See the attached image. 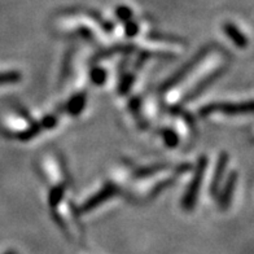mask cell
<instances>
[{
  "label": "cell",
  "mask_w": 254,
  "mask_h": 254,
  "mask_svg": "<svg viewBox=\"0 0 254 254\" xmlns=\"http://www.w3.org/2000/svg\"><path fill=\"white\" fill-rule=\"evenodd\" d=\"M207 165V158L205 156L198 158V162L196 165V170H194V175L190 181V186H188L187 190H186V194H184L183 200H182V206H183L184 210H193L194 206H196V201L198 197V192H200L201 183L204 181L205 170H206Z\"/></svg>",
  "instance_id": "6da1fadb"
},
{
  "label": "cell",
  "mask_w": 254,
  "mask_h": 254,
  "mask_svg": "<svg viewBox=\"0 0 254 254\" xmlns=\"http://www.w3.org/2000/svg\"><path fill=\"white\" fill-rule=\"evenodd\" d=\"M253 111V101L245 103H213L207 104L200 109L201 117H206L209 114L221 113L226 116H239V114H249Z\"/></svg>",
  "instance_id": "7a4b0ae2"
},
{
  "label": "cell",
  "mask_w": 254,
  "mask_h": 254,
  "mask_svg": "<svg viewBox=\"0 0 254 254\" xmlns=\"http://www.w3.org/2000/svg\"><path fill=\"white\" fill-rule=\"evenodd\" d=\"M57 124H59V118H57L55 114H50V116H47V117H44L43 120L33 122V124L30 125V127H27L26 130L21 131V132L16 134L14 135V137H17V139L21 141L31 140L33 137L39 135L43 130L54 128Z\"/></svg>",
  "instance_id": "3957f363"
},
{
  "label": "cell",
  "mask_w": 254,
  "mask_h": 254,
  "mask_svg": "<svg viewBox=\"0 0 254 254\" xmlns=\"http://www.w3.org/2000/svg\"><path fill=\"white\" fill-rule=\"evenodd\" d=\"M118 193V187L114 186L113 183H107L101 188L97 193L91 196L87 201H84V204L79 207L80 213H88V211L94 210L97 206H100L105 201L109 198L114 197Z\"/></svg>",
  "instance_id": "277c9868"
},
{
  "label": "cell",
  "mask_w": 254,
  "mask_h": 254,
  "mask_svg": "<svg viewBox=\"0 0 254 254\" xmlns=\"http://www.w3.org/2000/svg\"><path fill=\"white\" fill-rule=\"evenodd\" d=\"M207 52H209V50H207V48H204V50H201L200 52H198V54L196 55V56H194L193 59H192V60L188 61V63L186 64V65H184L183 67H181V69H179V70H178L177 73H175L174 75H173V77L169 78V79H167L166 82H165V84H164L165 90H167V88L173 87V86H175V84L179 83V82H181V80L183 79V78L186 77V75H187V74L190 73V71L192 70V69H193L194 66H197L198 64H200L201 61H202V59H204V57L206 56Z\"/></svg>",
  "instance_id": "5b68a950"
},
{
  "label": "cell",
  "mask_w": 254,
  "mask_h": 254,
  "mask_svg": "<svg viewBox=\"0 0 254 254\" xmlns=\"http://www.w3.org/2000/svg\"><path fill=\"white\" fill-rule=\"evenodd\" d=\"M236 183H238V173L236 171H232L230 174V177L227 178V181L224 183L223 190L218 196V204L222 210H226L230 206L232 197H234L235 188H236Z\"/></svg>",
  "instance_id": "8992f818"
},
{
  "label": "cell",
  "mask_w": 254,
  "mask_h": 254,
  "mask_svg": "<svg viewBox=\"0 0 254 254\" xmlns=\"http://www.w3.org/2000/svg\"><path fill=\"white\" fill-rule=\"evenodd\" d=\"M228 165V154L226 152H222L219 158H218L217 166H215V171H214V177L211 179L210 183V192L211 194H217L218 190H219V186L223 182L224 178V173H226V169H227Z\"/></svg>",
  "instance_id": "52a82bcc"
},
{
  "label": "cell",
  "mask_w": 254,
  "mask_h": 254,
  "mask_svg": "<svg viewBox=\"0 0 254 254\" xmlns=\"http://www.w3.org/2000/svg\"><path fill=\"white\" fill-rule=\"evenodd\" d=\"M223 30L224 33L227 34V37L230 38L231 42H232L236 47L241 48V50H244V48L248 47L249 40H248L247 35H245L244 33H241L236 25H234L232 22H226V24L223 25Z\"/></svg>",
  "instance_id": "ba28073f"
},
{
  "label": "cell",
  "mask_w": 254,
  "mask_h": 254,
  "mask_svg": "<svg viewBox=\"0 0 254 254\" xmlns=\"http://www.w3.org/2000/svg\"><path fill=\"white\" fill-rule=\"evenodd\" d=\"M223 73H224V67H219V69H218L217 71L209 74L207 77H205L204 79L201 80L200 83H198L197 86H196V87L193 88V91H190V94H188L187 96H186V101H190V100H192V99H194V97H196V96H198V95H200L201 92H202V91H204L205 88L207 87V86H210V84L213 83V82H215V80H217L218 78L221 77V75Z\"/></svg>",
  "instance_id": "9c48e42d"
},
{
  "label": "cell",
  "mask_w": 254,
  "mask_h": 254,
  "mask_svg": "<svg viewBox=\"0 0 254 254\" xmlns=\"http://www.w3.org/2000/svg\"><path fill=\"white\" fill-rule=\"evenodd\" d=\"M86 103H87V97L84 94H78L75 96H73L70 100L65 104V108L64 111L69 113L70 116H79L82 112H83L84 107H86Z\"/></svg>",
  "instance_id": "30bf717a"
},
{
  "label": "cell",
  "mask_w": 254,
  "mask_h": 254,
  "mask_svg": "<svg viewBox=\"0 0 254 254\" xmlns=\"http://www.w3.org/2000/svg\"><path fill=\"white\" fill-rule=\"evenodd\" d=\"M65 190H66V186L65 184H57L55 186L52 190H51L50 194H48V204L52 209H56L59 206V204L61 202V200L64 198V194H65Z\"/></svg>",
  "instance_id": "8fae6325"
},
{
  "label": "cell",
  "mask_w": 254,
  "mask_h": 254,
  "mask_svg": "<svg viewBox=\"0 0 254 254\" xmlns=\"http://www.w3.org/2000/svg\"><path fill=\"white\" fill-rule=\"evenodd\" d=\"M167 167H169V165H152V166L141 167V169H137V170L135 171L134 177L137 178V179H140V178H148L151 177V175L157 174L160 171L165 170Z\"/></svg>",
  "instance_id": "7c38bea8"
},
{
  "label": "cell",
  "mask_w": 254,
  "mask_h": 254,
  "mask_svg": "<svg viewBox=\"0 0 254 254\" xmlns=\"http://www.w3.org/2000/svg\"><path fill=\"white\" fill-rule=\"evenodd\" d=\"M22 79L20 71L17 70H8V71H0V86L3 84H14L18 83Z\"/></svg>",
  "instance_id": "4fadbf2b"
},
{
  "label": "cell",
  "mask_w": 254,
  "mask_h": 254,
  "mask_svg": "<svg viewBox=\"0 0 254 254\" xmlns=\"http://www.w3.org/2000/svg\"><path fill=\"white\" fill-rule=\"evenodd\" d=\"M161 134H162L164 141L167 147L169 148L178 147V144H179V136H178V134L174 130H171V128H164Z\"/></svg>",
  "instance_id": "5bb4252c"
},
{
  "label": "cell",
  "mask_w": 254,
  "mask_h": 254,
  "mask_svg": "<svg viewBox=\"0 0 254 254\" xmlns=\"http://www.w3.org/2000/svg\"><path fill=\"white\" fill-rule=\"evenodd\" d=\"M107 77L108 73L104 70L103 67H94L92 70H91V80H92V83L96 84V86H101L107 82Z\"/></svg>",
  "instance_id": "9a60e30c"
},
{
  "label": "cell",
  "mask_w": 254,
  "mask_h": 254,
  "mask_svg": "<svg viewBox=\"0 0 254 254\" xmlns=\"http://www.w3.org/2000/svg\"><path fill=\"white\" fill-rule=\"evenodd\" d=\"M132 83H134V75L128 74V75H126V77L122 79V82H121L120 90H118V91H120V94L121 95H126L127 92L130 91Z\"/></svg>",
  "instance_id": "2e32d148"
},
{
  "label": "cell",
  "mask_w": 254,
  "mask_h": 254,
  "mask_svg": "<svg viewBox=\"0 0 254 254\" xmlns=\"http://www.w3.org/2000/svg\"><path fill=\"white\" fill-rule=\"evenodd\" d=\"M116 14H117L118 18H120L121 21H124V22L130 21L131 17H132V12H131V9H128V8L125 7V5L118 7L117 10H116Z\"/></svg>",
  "instance_id": "e0dca14e"
},
{
  "label": "cell",
  "mask_w": 254,
  "mask_h": 254,
  "mask_svg": "<svg viewBox=\"0 0 254 254\" xmlns=\"http://www.w3.org/2000/svg\"><path fill=\"white\" fill-rule=\"evenodd\" d=\"M125 33H126V35L128 38H132L135 35H137L139 27H137V25L135 24L134 21H127V22H125Z\"/></svg>",
  "instance_id": "ac0fdd59"
},
{
  "label": "cell",
  "mask_w": 254,
  "mask_h": 254,
  "mask_svg": "<svg viewBox=\"0 0 254 254\" xmlns=\"http://www.w3.org/2000/svg\"><path fill=\"white\" fill-rule=\"evenodd\" d=\"M3 254H18V253H17L16 251H7V252H4Z\"/></svg>",
  "instance_id": "d6986e66"
}]
</instances>
